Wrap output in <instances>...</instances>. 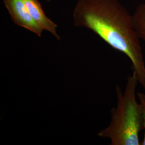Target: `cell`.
I'll list each match as a JSON object with an SVG mask.
<instances>
[{"instance_id":"277c9868","label":"cell","mask_w":145,"mask_h":145,"mask_svg":"<svg viewBox=\"0 0 145 145\" xmlns=\"http://www.w3.org/2000/svg\"><path fill=\"white\" fill-rule=\"evenodd\" d=\"M31 17L43 30L50 32L57 40L60 39L56 29L57 25L47 17L38 0H23Z\"/></svg>"},{"instance_id":"5b68a950","label":"cell","mask_w":145,"mask_h":145,"mask_svg":"<svg viewBox=\"0 0 145 145\" xmlns=\"http://www.w3.org/2000/svg\"><path fill=\"white\" fill-rule=\"evenodd\" d=\"M132 16L135 31L140 39L145 42V2L138 5Z\"/></svg>"},{"instance_id":"7a4b0ae2","label":"cell","mask_w":145,"mask_h":145,"mask_svg":"<svg viewBox=\"0 0 145 145\" xmlns=\"http://www.w3.org/2000/svg\"><path fill=\"white\" fill-rule=\"evenodd\" d=\"M138 83L133 71L128 75L124 91L119 85L116 88L117 103L111 110L110 123L97 134L102 138L109 139L111 145H140L139 135L144 130V119L141 105L136 99Z\"/></svg>"},{"instance_id":"3957f363","label":"cell","mask_w":145,"mask_h":145,"mask_svg":"<svg viewBox=\"0 0 145 145\" xmlns=\"http://www.w3.org/2000/svg\"><path fill=\"white\" fill-rule=\"evenodd\" d=\"M3 3L15 24L42 37V29L31 17L23 0H3Z\"/></svg>"},{"instance_id":"8992f818","label":"cell","mask_w":145,"mask_h":145,"mask_svg":"<svg viewBox=\"0 0 145 145\" xmlns=\"http://www.w3.org/2000/svg\"><path fill=\"white\" fill-rule=\"evenodd\" d=\"M137 97L142 107L144 119V130L145 131L144 138L140 142V145H145V94L141 92H138L137 93Z\"/></svg>"},{"instance_id":"6da1fadb","label":"cell","mask_w":145,"mask_h":145,"mask_svg":"<svg viewBox=\"0 0 145 145\" xmlns=\"http://www.w3.org/2000/svg\"><path fill=\"white\" fill-rule=\"evenodd\" d=\"M74 24L91 30L130 59L139 83L145 90V63L132 16L118 0H78Z\"/></svg>"}]
</instances>
